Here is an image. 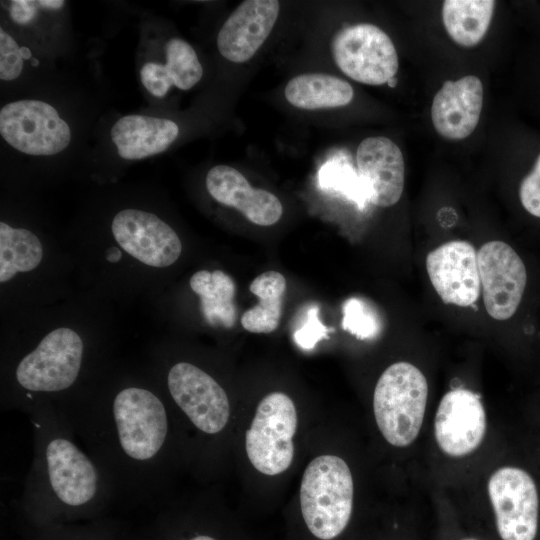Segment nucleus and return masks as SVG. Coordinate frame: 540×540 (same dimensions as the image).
Masks as SVG:
<instances>
[{
	"label": "nucleus",
	"instance_id": "1",
	"mask_svg": "<svg viewBox=\"0 0 540 540\" xmlns=\"http://www.w3.org/2000/svg\"><path fill=\"white\" fill-rule=\"evenodd\" d=\"M54 405L110 478L117 502L157 507L168 489L182 439L152 370L110 366Z\"/></svg>",
	"mask_w": 540,
	"mask_h": 540
},
{
	"label": "nucleus",
	"instance_id": "2",
	"mask_svg": "<svg viewBox=\"0 0 540 540\" xmlns=\"http://www.w3.org/2000/svg\"><path fill=\"white\" fill-rule=\"evenodd\" d=\"M33 432V458L17 507L33 525L75 523L106 516L116 503L113 484L83 449L66 419L52 403L27 413Z\"/></svg>",
	"mask_w": 540,
	"mask_h": 540
},
{
	"label": "nucleus",
	"instance_id": "3",
	"mask_svg": "<svg viewBox=\"0 0 540 540\" xmlns=\"http://www.w3.org/2000/svg\"><path fill=\"white\" fill-rule=\"evenodd\" d=\"M111 365L104 348L82 330L57 326L5 348L1 408L26 414L55 404L91 383Z\"/></svg>",
	"mask_w": 540,
	"mask_h": 540
},
{
	"label": "nucleus",
	"instance_id": "4",
	"mask_svg": "<svg viewBox=\"0 0 540 540\" xmlns=\"http://www.w3.org/2000/svg\"><path fill=\"white\" fill-rule=\"evenodd\" d=\"M155 375L177 422L204 440L221 435L229 424V396L219 381L199 365L187 360H168L155 353Z\"/></svg>",
	"mask_w": 540,
	"mask_h": 540
},
{
	"label": "nucleus",
	"instance_id": "5",
	"mask_svg": "<svg viewBox=\"0 0 540 540\" xmlns=\"http://www.w3.org/2000/svg\"><path fill=\"white\" fill-rule=\"evenodd\" d=\"M354 483L347 463L337 455H320L304 470L299 498L311 534L332 540L347 527L353 509Z\"/></svg>",
	"mask_w": 540,
	"mask_h": 540
},
{
	"label": "nucleus",
	"instance_id": "6",
	"mask_svg": "<svg viewBox=\"0 0 540 540\" xmlns=\"http://www.w3.org/2000/svg\"><path fill=\"white\" fill-rule=\"evenodd\" d=\"M111 244L104 258L144 272L171 267L181 256L182 242L177 232L155 213L136 208L118 211L110 224Z\"/></svg>",
	"mask_w": 540,
	"mask_h": 540
},
{
	"label": "nucleus",
	"instance_id": "7",
	"mask_svg": "<svg viewBox=\"0 0 540 540\" xmlns=\"http://www.w3.org/2000/svg\"><path fill=\"white\" fill-rule=\"evenodd\" d=\"M428 383L409 362H396L379 377L373 411L384 439L395 447L409 446L418 436L426 409Z\"/></svg>",
	"mask_w": 540,
	"mask_h": 540
},
{
	"label": "nucleus",
	"instance_id": "8",
	"mask_svg": "<svg viewBox=\"0 0 540 540\" xmlns=\"http://www.w3.org/2000/svg\"><path fill=\"white\" fill-rule=\"evenodd\" d=\"M297 425L296 406L287 394L275 391L260 400L245 433L246 454L257 471L275 476L290 467Z\"/></svg>",
	"mask_w": 540,
	"mask_h": 540
},
{
	"label": "nucleus",
	"instance_id": "9",
	"mask_svg": "<svg viewBox=\"0 0 540 540\" xmlns=\"http://www.w3.org/2000/svg\"><path fill=\"white\" fill-rule=\"evenodd\" d=\"M332 55L345 75L363 84H385L398 71L393 42L382 29L369 23L340 30L332 41Z\"/></svg>",
	"mask_w": 540,
	"mask_h": 540
},
{
	"label": "nucleus",
	"instance_id": "10",
	"mask_svg": "<svg viewBox=\"0 0 540 540\" xmlns=\"http://www.w3.org/2000/svg\"><path fill=\"white\" fill-rule=\"evenodd\" d=\"M0 134L16 150L34 156L63 151L70 143L69 125L50 104L19 100L0 110Z\"/></svg>",
	"mask_w": 540,
	"mask_h": 540
},
{
	"label": "nucleus",
	"instance_id": "11",
	"mask_svg": "<svg viewBox=\"0 0 540 540\" xmlns=\"http://www.w3.org/2000/svg\"><path fill=\"white\" fill-rule=\"evenodd\" d=\"M488 494L502 540H535L539 499L526 471L511 466L497 469L489 478Z\"/></svg>",
	"mask_w": 540,
	"mask_h": 540
},
{
	"label": "nucleus",
	"instance_id": "12",
	"mask_svg": "<svg viewBox=\"0 0 540 540\" xmlns=\"http://www.w3.org/2000/svg\"><path fill=\"white\" fill-rule=\"evenodd\" d=\"M483 302L487 313L504 321L517 311L527 283L526 267L503 241L485 243L477 253Z\"/></svg>",
	"mask_w": 540,
	"mask_h": 540
},
{
	"label": "nucleus",
	"instance_id": "13",
	"mask_svg": "<svg viewBox=\"0 0 540 540\" xmlns=\"http://www.w3.org/2000/svg\"><path fill=\"white\" fill-rule=\"evenodd\" d=\"M486 433V413L480 397L455 388L441 399L434 421L436 442L446 455L463 457L475 451Z\"/></svg>",
	"mask_w": 540,
	"mask_h": 540
},
{
	"label": "nucleus",
	"instance_id": "14",
	"mask_svg": "<svg viewBox=\"0 0 540 540\" xmlns=\"http://www.w3.org/2000/svg\"><path fill=\"white\" fill-rule=\"evenodd\" d=\"M429 279L442 301L460 307L472 306L481 291L477 252L462 240L444 243L426 257Z\"/></svg>",
	"mask_w": 540,
	"mask_h": 540
},
{
	"label": "nucleus",
	"instance_id": "15",
	"mask_svg": "<svg viewBox=\"0 0 540 540\" xmlns=\"http://www.w3.org/2000/svg\"><path fill=\"white\" fill-rule=\"evenodd\" d=\"M356 162L369 202L390 207L399 201L405 164L400 148L392 140L382 136L364 139L357 148Z\"/></svg>",
	"mask_w": 540,
	"mask_h": 540
},
{
	"label": "nucleus",
	"instance_id": "16",
	"mask_svg": "<svg viewBox=\"0 0 540 540\" xmlns=\"http://www.w3.org/2000/svg\"><path fill=\"white\" fill-rule=\"evenodd\" d=\"M280 4L276 0L243 1L219 30L220 54L234 63H244L254 56L272 31Z\"/></svg>",
	"mask_w": 540,
	"mask_h": 540
},
{
	"label": "nucleus",
	"instance_id": "17",
	"mask_svg": "<svg viewBox=\"0 0 540 540\" xmlns=\"http://www.w3.org/2000/svg\"><path fill=\"white\" fill-rule=\"evenodd\" d=\"M483 106V85L474 75L444 82L434 96L431 120L443 138L462 140L476 128Z\"/></svg>",
	"mask_w": 540,
	"mask_h": 540
},
{
	"label": "nucleus",
	"instance_id": "18",
	"mask_svg": "<svg viewBox=\"0 0 540 540\" xmlns=\"http://www.w3.org/2000/svg\"><path fill=\"white\" fill-rule=\"evenodd\" d=\"M205 185L214 200L237 209L256 225L271 226L282 216L283 206L277 196L252 187L243 174L231 166L212 167Z\"/></svg>",
	"mask_w": 540,
	"mask_h": 540
},
{
	"label": "nucleus",
	"instance_id": "19",
	"mask_svg": "<svg viewBox=\"0 0 540 540\" xmlns=\"http://www.w3.org/2000/svg\"><path fill=\"white\" fill-rule=\"evenodd\" d=\"M178 125L169 119L127 115L112 126L110 135L118 155L140 160L165 151L178 137Z\"/></svg>",
	"mask_w": 540,
	"mask_h": 540
},
{
	"label": "nucleus",
	"instance_id": "20",
	"mask_svg": "<svg viewBox=\"0 0 540 540\" xmlns=\"http://www.w3.org/2000/svg\"><path fill=\"white\" fill-rule=\"evenodd\" d=\"M166 64L147 62L140 69V79L155 97H164L172 86L189 90L203 76V68L193 47L180 38H171L165 46Z\"/></svg>",
	"mask_w": 540,
	"mask_h": 540
},
{
	"label": "nucleus",
	"instance_id": "21",
	"mask_svg": "<svg viewBox=\"0 0 540 540\" xmlns=\"http://www.w3.org/2000/svg\"><path fill=\"white\" fill-rule=\"evenodd\" d=\"M45 258V246L30 229L0 222V284L10 285L37 271Z\"/></svg>",
	"mask_w": 540,
	"mask_h": 540
},
{
	"label": "nucleus",
	"instance_id": "22",
	"mask_svg": "<svg viewBox=\"0 0 540 540\" xmlns=\"http://www.w3.org/2000/svg\"><path fill=\"white\" fill-rule=\"evenodd\" d=\"M190 289L199 297L205 322L214 327L231 328L237 319L234 302L236 285L222 270H198L189 279Z\"/></svg>",
	"mask_w": 540,
	"mask_h": 540
},
{
	"label": "nucleus",
	"instance_id": "23",
	"mask_svg": "<svg viewBox=\"0 0 540 540\" xmlns=\"http://www.w3.org/2000/svg\"><path fill=\"white\" fill-rule=\"evenodd\" d=\"M20 522L24 540H143L126 523L108 516L48 525H33L22 519Z\"/></svg>",
	"mask_w": 540,
	"mask_h": 540
},
{
	"label": "nucleus",
	"instance_id": "24",
	"mask_svg": "<svg viewBox=\"0 0 540 540\" xmlns=\"http://www.w3.org/2000/svg\"><path fill=\"white\" fill-rule=\"evenodd\" d=\"M353 94L352 86L345 80L321 73L298 75L285 87L287 101L305 110L346 106Z\"/></svg>",
	"mask_w": 540,
	"mask_h": 540
},
{
	"label": "nucleus",
	"instance_id": "25",
	"mask_svg": "<svg viewBox=\"0 0 540 540\" xmlns=\"http://www.w3.org/2000/svg\"><path fill=\"white\" fill-rule=\"evenodd\" d=\"M495 4L492 0L444 1L442 19L448 35L463 47L479 44L488 30Z\"/></svg>",
	"mask_w": 540,
	"mask_h": 540
},
{
	"label": "nucleus",
	"instance_id": "26",
	"mask_svg": "<svg viewBox=\"0 0 540 540\" xmlns=\"http://www.w3.org/2000/svg\"><path fill=\"white\" fill-rule=\"evenodd\" d=\"M250 292L258 297V304L243 313L242 327L252 333H271L277 329L282 315L286 279L270 270L258 275L250 284Z\"/></svg>",
	"mask_w": 540,
	"mask_h": 540
},
{
	"label": "nucleus",
	"instance_id": "27",
	"mask_svg": "<svg viewBox=\"0 0 540 540\" xmlns=\"http://www.w3.org/2000/svg\"><path fill=\"white\" fill-rule=\"evenodd\" d=\"M342 327L359 339H371L381 331V321L375 309L365 300L352 297L342 308Z\"/></svg>",
	"mask_w": 540,
	"mask_h": 540
},
{
	"label": "nucleus",
	"instance_id": "28",
	"mask_svg": "<svg viewBox=\"0 0 540 540\" xmlns=\"http://www.w3.org/2000/svg\"><path fill=\"white\" fill-rule=\"evenodd\" d=\"M319 185L323 189L339 191L359 205L369 201L359 174L347 165L326 163L319 172Z\"/></svg>",
	"mask_w": 540,
	"mask_h": 540
},
{
	"label": "nucleus",
	"instance_id": "29",
	"mask_svg": "<svg viewBox=\"0 0 540 540\" xmlns=\"http://www.w3.org/2000/svg\"><path fill=\"white\" fill-rule=\"evenodd\" d=\"M23 52L16 41L0 29V78L3 81L16 79L23 68Z\"/></svg>",
	"mask_w": 540,
	"mask_h": 540
},
{
	"label": "nucleus",
	"instance_id": "30",
	"mask_svg": "<svg viewBox=\"0 0 540 540\" xmlns=\"http://www.w3.org/2000/svg\"><path fill=\"white\" fill-rule=\"evenodd\" d=\"M519 197L524 209L540 218V154L533 169L520 184Z\"/></svg>",
	"mask_w": 540,
	"mask_h": 540
},
{
	"label": "nucleus",
	"instance_id": "31",
	"mask_svg": "<svg viewBox=\"0 0 540 540\" xmlns=\"http://www.w3.org/2000/svg\"><path fill=\"white\" fill-rule=\"evenodd\" d=\"M319 308L312 306L307 313L304 325L294 332L295 342L304 349H311L322 338L328 334V328L319 320Z\"/></svg>",
	"mask_w": 540,
	"mask_h": 540
},
{
	"label": "nucleus",
	"instance_id": "32",
	"mask_svg": "<svg viewBox=\"0 0 540 540\" xmlns=\"http://www.w3.org/2000/svg\"><path fill=\"white\" fill-rule=\"evenodd\" d=\"M39 8L38 1L15 0L11 2L9 14L15 23L26 25L36 18Z\"/></svg>",
	"mask_w": 540,
	"mask_h": 540
},
{
	"label": "nucleus",
	"instance_id": "33",
	"mask_svg": "<svg viewBox=\"0 0 540 540\" xmlns=\"http://www.w3.org/2000/svg\"><path fill=\"white\" fill-rule=\"evenodd\" d=\"M40 8L48 10H58L62 8L65 4V1L62 0H40L38 1Z\"/></svg>",
	"mask_w": 540,
	"mask_h": 540
},
{
	"label": "nucleus",
	"instance_id": "34",
	"mask_svg": "<svg viewBox=\"0 0 540 540\" xmlns=\"http://www.w3.org/2000/svg\"><path fill=\"white\" fill-rule=\"evenodd\" d=\"M387 84H388L389 87L394 88L396 86V84H397L396 77H392L391 79H389Z\"/></svg>",
	"mask_w": 540,
	"mask_h": 540
},
{
	"label": "nucleus",
	"instance_id": "35",
	"mask_svg": "<svg viewBox=\"0 0 540 540\" xmlns=\"http://www.w3.org/2000/svg\"><path fill=\"white\" fill-rule=\"evenodd\" d=\"M463 540H476V539H473V538H466V539H463Z\"/></svg>",
	"mask_w": 540,
	"mask_h": 540
}]
</instances>
